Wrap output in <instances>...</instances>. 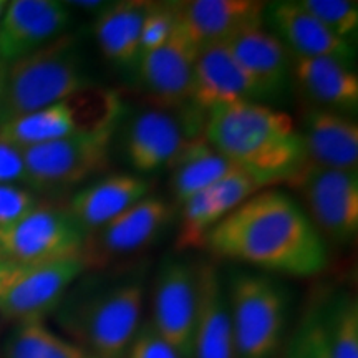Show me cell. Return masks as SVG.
I'll use <instances>...</instances> for the list:
<instances>
[{"mask_svg": "<svg viewBox=\"0 0 358 358\" xmlns=\"http://www.w3.org/2000/svg\"><path fill=\"white\" fill-rule=\"evenodd\" d=\"M216 256L267 272L312 277L329 262L324 237L285 192L262 189L222 217L206 237Z\"/></svg>", "mask_w": 358, "mask_h": 358, "instance_id": "cell-1", "label": "cell"}, {"mask_svg": "<svg viewBox=\"0 0 358 358\" xmlns=\"http://www.w3.org/2000/svg\"><path fill=\"white\" fill-rule=\"evenodd\" d=\"M203 134L234 166L271 182L287 181L306 161L294 120L257 101H237L209 111Z\"/></svg>", "mask_w": 358, "mask_h": 358, "instance_id": "cell-2", "label": "cell"}, {"mask_svg": "<svg viewBox=\"0 0 358 358\" xmlns=\"http://www.w3.org/2000/svg\"><path fill=\"white\" fill-rule=\"evenodd\" d=\"M145 284L140 275L69 289L53 317L71 342L98 358H123L140 327Z\"/></svg>", "mask_w": 358, "mask_h": 358, "instance_id": "cell-3", "label": "cell"}, {"mask_svg": "<svg viewBox=\"0 0 358 358\" xmlns=\"http://www.w3.org/2000/svg\"><path fill=\"white\" fill-rule=\"evenodd\" d=\"M93 87L78 40L62 34L0 70V124Z\"/></svg>", "mask_w": 358, "mask_h": 358, "instance_id": "cell-4", "label": "cell"}, {"mask_svg": "<svg viewBox=\"0 0 358 358\" xmlns=\"http://www.w3.org/2000/svg\"><path fill=\"white\" fill-rule=\"evenodd\" d=\"M237 358H274L284 347L289 299L266 274L237 272L226 284Z\"/></svg>", "mask_w": 358, "mask_h": 358, "instance_id": "cell-5", "label": "cell"}, {"mask_svg": "<svg viewBox=\"0 0 358 358\" xmlns=\"http://www.w3.org/2000/svg\"><path fill=\"white\" fill-rule=\"evenodd\" d=\"M123 105L115 92L90 87L65 100L0 124V141L24 151L71 134L118 124Z\"/></svg>", "mask_w": 358, "mask_h": 358, "instance_id": "cell-6", "label": "cell"}, {"mask_svg": "<svg viewBox=\"0 0 358 358\" xmlns=\"http://www.w3.org/2000/svg\"><path fill=\"white\" fill-rule=\"evenodd\" d=\"M116 127L110 124L24 150V182L35 191H58L103 173L110 164Z\"/></svg>", "mask_w": 358, "mask_h": 358, "instance_id": "cell-7", "label": "cell"}, {"mask_svg": "<svg viewBox=\"0 0 358 358\" xmlns=\"http://www.w3.org/2000/svg\"><path fill=\"white\" fill-rule=\"evenodd\" d=\"M87 268L85 257L52 264L0 261V315L17 322L43 320Z\"/></svg>", "mask_w": 358, "mask_h": 358, "instance_id": "cell-8", "label": "cell"}, {"mask_svg": "<svg viewBox=\"0 0 358 358\" xmlns=\"http://www.w3.org/2000/svg\"><path fill=\"white\" fill-rule=\"evenodd\" d=\"M88 232L66 209L38 206L0 229V261L52 264L83 257Z\"/></svg>", "mask_w": 358, "mask_h": 358, "instance_id": "cell-9", "label": "cell"}, {"mask_svg": "<svg viewBox=\"0 0 358 358\" xmlns=\"http://www.w3.org/2000/svg\"><path fill=\"white\" fill-rule=\"evenodd\" d=\"M285 182L301 191L320 236L325 234L334 243H348L357 236V171L320 168L303 161Z\"/></svg>", "mask_w": 358, "mask_h": 358, "instance_id": "cell-10", "label": "cell"}, {"mask_svg": "<svg viewBox=\"0 0 358 358\" xmlns=\"http://www.w3.org/2000/svg\"><path fill=\"white\" fill-rule=\"evenodd\" d=\"M198 280L191 264L169 259L161 266L155 280L151 324L182 358L192 357Z\"/></svg>", "mask_w": 358, "mask_h": 358, "instance_id": "cell-11", "label": "cell"}, {"mask_svg": "<svg viewBox=\"0 0 358 358\" xmlns=\"http://www.w3.org/2000/svg\"><path fill=\"white\" fill-rule=\"evenodd\" d=\"M199 50L176 19L171 37L156 50L140 57V80L161 110H181L191 105L192 77Z\"/></svg>", "mask_w": 358, "mask_h": 358, "instance_id": "cell-12", "label": "cell"}, {"mask_svg": "<svg viewBox=\"0 0 358 358\" xmlns=\"http://www.w3.org/2000/svg\"><path fill=\"white\" fill-rule=\"evenodd\" d=\"M173 209L166 201L146 196L131 208L90 236L83 257L88 267L100 266L111 257L128 256L145 249L171 221Z\"/></svg>", "mask_w": 358, "mask_h": 358, "instance_id": "cell-13", "label": "cell"}, {"mask_svg": "<svg viewBox=\"0 0 358 358\" xmlns=\"http://www.w3.org/2000/svg\"><path fill=\"white\" fill-rule=\"evenodd\" d=\"M70 10L55 0H13L0 19V64L8 65L60 37Z\"/></svg>", "mask_w": 358, "mask_h": 358, "instance_id": "cell-14", "label": "cell"}, {"mask_svg": "<svg viewBox=\"0 0 358 358\" xmlns=\"http://www.w3.org/2000/svg\"><path fill=\"white\" fill-rule=\"evenodd\" d=\"M198 120H178L164 110H150L138 115L124 138V153L131 166L140 173H153L169 166L191 141L198 140L189 124Z\"/></svg>", "mask_w": 358, "mask_h": 358, "instance_id": "cell-15", "label": "cell"}, {"mask_svg": "<svg viewBox=\"0 0 358 358\" xmlns=\"http://www.w3.org/2000/svg\"><path fill=\"white\" fill-rule=\"evenodd\" d=\"M198 307L191 358H237L226 282L214 264L196 267Z\"/></svg>", "mask_w": 358, "mask_h": 358, "instance_id": "cell-16", "label": "cell"}, {"mask_svg": "<svg viewBox=\"0 0 358 358\" xmlns=\"http://www.w3.org/2000/svg\"><path fill=\"white\" fill-rule=\"evenodd\" d=\"M261 93L224 43L201 48L194 64L191 105L209 111L237 101H254Z\"/></svg>", "mask_w": 358, "mask_h": 358, "instance_id": "cell-17", "label": "cell"}, {"mask_svg": "<svg viewBox=\"0 0 358 358\" xmlns=\"http://www.w3.org/2000/svg\"><path fill=\"white\" fill-rule=\"evenodd\" d=\"M266 10L257 0H189L179 2L178 20L191 42L204 48L262 27Z\"/></svg>", "mask_w": 358, "mask_h": 358, "instance_id": "cell-18", "label": "cell"}, {"mask_svg": "<svg viewBox=\"0 0 358 358\" xmlns=\"http://www.w3.org/2000/svg\"><path fill=\"white\" fill-rule=\"evenodd\" d=\"M301 138L307 163L357 171L358 127L348 116L319 106L307 110Z\"/></svg>", "mask_w": 358, "mask_h": 358, "instance_id": "cell-19", "label": "cell"}, {"mask_svg": "<svg viewBox=\"0 0 358 358\" xmlns=\"http://www.w3.org/2000/svg\"><path fill=\"white\" fill-rule=\"evenodd\" d=\"M150 189L151 182L136 174H111L82 187L66 211L90 234L145 199Z\"/></svg>", "mask_w": 358, "mask_h": 358, "instance_id": "cell-20", "label": "cell"}, {"mask_svg": "<svg viewBox=\"0 0 358 358\" xmlns=\"http://www.w3.org/2000/svg\"><path fill=\"white\" fill-rule=\"evenodd\" d=\"M268 17L282 43H287L295 57L332 58L348 65L353 58L350 42L335 37L299 2H275L268 6Z\"/></svg>", "mask_w": 358, "mask_h": 358, "instance_id": "cell-21", "label": "cell"}, {"mask_svg": "<svg viewBox=\"0 0 358 358\" xmlns=\"http://www.w3.org/2000/svg\"><path fill=\"white\" fill-rule=\"evenodd\" d=\"M256 85L261 98L277 95L285 87L290 60L285 45L262 27L244 30L224 42Z\"/></svg>", "mask_w": 358, "mask_h": 358, "instance_id": "cell-22", "label": "cell"}, {"mask_svg": "<svg viewBox=\"0 0 358 358\" xmlns=\"http://www.w3.org/2000/svg\"><path fill=\"white\" fill-rule=\"evenodd\" d=\"M302 92L319 108L352 111L358 105V77L348 65L332 58L295 57L290 64Z\"/></svg>", "mask_w": 358, "mask_h": 358, "instance_id": "cell-23", "label": "cell"}, {"mask_svg": "<svg viewBox=\"0 0 358 358\" xmlns=\"http://www.w3.org/2000/svg\"><path fill=\"white\" fill-rule=\"evenodd\" d=\"M150 2L122 0L103 7L93 24L103 57L120 66L138 65L141 57L140 37Z\"/></svg>", "mask_w": 358, "mask_h": 358, "instance_id": "cell-24", "label": "cell"}, {"mask_svg": "<svg viewBox=\"0 0 358 358\" xmlns=\"http://www.w3.org/2000/svg\"><path fill=\"white\" fill-rule=\"evenodd\" d=\"M169 166L173 168V194L179 204L201 191L209 189L219 179L237 168L209 146L204 136L191 141Z\"/></svg>", "mask_w": 358, "mask_h": 358, "instance_id": "cell-25", "label": "cell"}, {"mask_svg": "<svg viewBox=\"0 0 358 358\" xmlns=\"http://www.w3.org/2000/svg\"><path fill=\"white\" fill-rule=\"evenodd\" d=\"M6 358H98L53 332L43 320L19 322L6 343Z\"/></svg>", "mask_w": 358, "mask_h": 358, "instance_id": "cell-26", "label": "cell"}, {"mask_svg": "<svg viewBox=\"0 0 358 358\" xmlns=\"http://www.w3.org/2000/svg\"><path fill=\"white\" fill-rule=\"evenodd\" d=\"M327 340L334 358H358V302L340 292L324 306Z\"/></svg>", "mask_w": 358, "mask_h": 358, "instance_id": "cell-27", "label": "cell"}, {"mask_svg": "<svg viewBox=\"0 0 358 358\" xmlns=\"http://www.w3.org/2000/svg\"><path fill=\"white\" fill-rule=\"evenodd\" d=\"M272 185L266 178L245 171V169L234 168L226 176L219 179L216 185L209 187V198H211V209L214 222H219L222 217L239 208L259 191L267 189Z\"/></svg>", "mask_w": 358, "mask_h": 358, "instance_id": "cell-28", "label": "cell"}, {"mask_svg": "<svg viewBox=\"0 0 358 358\" xmlns=\"http://www.w3.org/2000/svg\"><path fill=\"white\" fill-rule=\"evenodd\" d=\"M280 358H334L327 340L324 307L310 303L294 329Z\"/></svg>", "mask_w": 358, "mask_h": 358, "instance_id": "cell-29", "label": "cell"}, {"mask_svg": "<svg viewBox=\"0 0 358 358\" xmlns=\"http://www.w3.org/2000/svg\"><path fill=\"white\" fill-rule=\"evenodd\" d=\"M181 226L178 234V249H196L206 245V237L216 226L213 217L209 189L201 191L181 203Z\"/></svg>", "mask_w": 358, "mask_h": 358, "instance_id": "cell-30", "label": "cell"}, {"mask_svg": "<svg viewBox=\"0 0 358 358\" xmlns=\"http://www.w3.org/2000/svg\"><path fill=\"white\" fill-rule=\"evenodd\" d=\"M303 10L315 17L335 37L350 42L358 27V6L350 0H299Z\"/></svg>", "mask_w": 358, "mask_h": 358, "instance_id": "cell-31", "label": "cell"}, {"mask_svg": "<svg viewBox=\"0 0 358 358\" xmlns=\"http://www.w3.org/2000/svg\"><path fill=\"white\" fill-rule=\"evenodd\" d=\"M178 7L179 2H150V7H148L145 20H143L141 25V55L156 50L171 37L178 19Z\"/></svg>", "mask_w": 358, "mask_h": 358, "instance_id": "cell-32", "label": "cell"}, {"mask_svg": "<svg viewBox=\"0 0 358 358\" xmlns=\"http://www.w3.org/2000/svg\"><path fill=\"white\" fill-rule=\"evenodd\" d=\"M123 358H182V355L161 337L150 320L138 327Z\"/></svg>", "mask_w": 358, "mask_h": 358, "instance_id": "cell-33", "label": "cell"}, {"mask_svg": "<svg viewBox=\"0 0 358 358\" xmlns=\"http://www.w3.org/2000/svg\"><path fill=\"white\" fill-rule=\"evenodd\" d=\"M40 206L37 194L15 185H0V229L12 226Z\"/></svg>", "mask_w": 358, "mask_h": 358, "instance_id": "cell-34", "label": "cell"}, {"mask_svg": "<svg viewBox=\"0 0 358 358\" xmlns=\"http://www.w3.org/2000/svg\"><path fill=\"white\" fill-rule=\"evenodd\" d=\"M25 181V163L20 150L0 141V185Z\"/></svg>", "mask_w": 358, "mask_h": 358, "instance_id": "cell-35", "label": "cell"}, {"mask_svg": "<svg viewBox=\"0 0 358 358\" xmlns=\"http://www.w3.org/2000/svg\"><path fill=\"white\" fill-rule=\"evenodd\" d=\"M70 6L80 7V8H98V10H100L103 3L101 2H71Z\"/></svg>", "mask_w": 358, "mask_h": 358, "instance_id": "cell-36", "label": "cell"}, {"mask_svg": "<svg viewBox=\"0 0 358 358\" xmlns=\"http://www.w3.org/2000/svg\"><path fill=\"white\" fill-rule=\"evenodd\" d=\"M6 8H7V2L0 0V19H2V15H3V12H6Z\"/></svg>", "mask_w": 358, "mask_h": 358, "instance_id": "cell-37", "label": "cell"}, {"mask_svg": "<svg viewBox=\"0 0 358 358\" xmlns=\"http://www.w3.org/2000/svg\"><path fill=\"white\" fill-rule=\"evenodd\" d=\"M2 66H3V65H2V64H0V70H2Z\"/></svg>", "mask_w": 358, "mask_h": 358, "instance_id": "cell-38", "label": "cell"}]
</instances>
